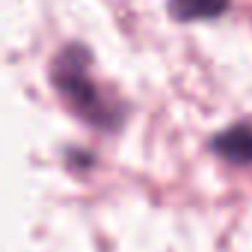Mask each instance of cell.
I'll list each match as a JSON object with an SVG mask.
<instances>
[{"label":"cell","mask_w":252,"mask_h":252,"mask_svg":"<svg viewBox=\"0 0 252 252\" xmlns=\"http://www.w3.org/2000/svg\"><path fill=\"white\" fill-rule=\"evenodd\" d=\"M48 77L68 113H74L83 125L104 134L122 128L128 107L92 77V51L83 42H65L48 65Z\"/></svg>","instance_id":"1"},{"label":"cell","mask_w":252,"mask_h":252,"mask_svg":"<svg viewBox=\"0 0 252 252\" xmlns=\"http://www.w3.org/2000/svg\"><path fill=\"white\" fill-rule=\"evenodd\" d=\"M211 152L234 166H252V119L225 125L211 137Z\"/></svg>","instance_id":"2"},{"label":"cell","mask_w":252,"mask_h":252,"mask_svg":"<svg viewBox=\"0 0 252 252\" xmlns=\"http://www.w3.org/2000/svg\"><path fill=\"white\" fill-rule=\"evenodd\" d=\"M231 6V0H166V12L178 24L214 21Z\"/></svg>","instance_id":"3"}]
</instances>
